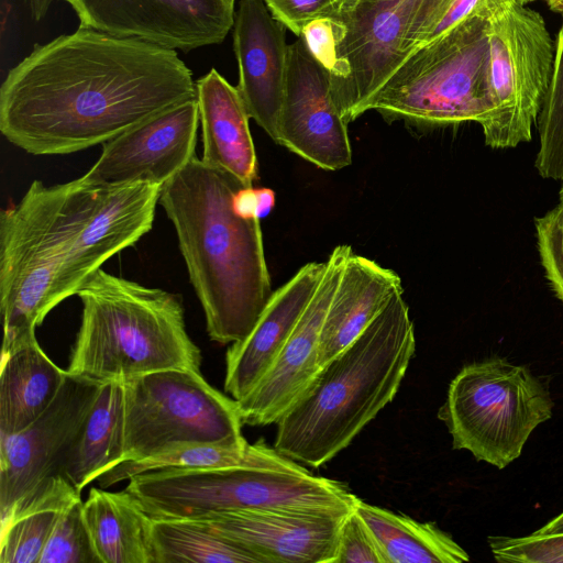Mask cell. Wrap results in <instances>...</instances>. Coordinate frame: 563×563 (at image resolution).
<instances>
[{"mask_svg": "<svg viewBox=\"0 0 563 563\" xmlns=\"http://www.w3.org/2000/svg\"><path fill=\"white\" fill-rule=\"evenodd\" d=\"M177 51L79 26L34 47L0 88V131L33 155L103 144L196 98Z\"/></svg>", "mask_w": 563, "mask_h": 563, "instance_id": "6da1fadb", "label": "cell"}, {"mask_svg": "<svg viewBox=\"0 0 563 563\" xmlns=\"http://www.w3.org/2000/svg\"><path fill=\"white\" fill-rule=\"evenodd\" d=\"M242 187L230 174L194 156L162 186L159 196L208 335L221 344L244 339L273 294L261 219L243 214L234 202Z\"/></svg>", "mask_w": 563, "mask_h": 563, "instance_id": "7a4b0ae2", "label": "cell"}, {"mask_svg": "<svg viewBox=\"0 0 563 563\" xmlns=\"http://www.w3.org/2000/svg\"><path fill=\"white\" fill-rule=\"evenodd\" d=\"M415 351V328L400 292L277 420L274 448L312 467L332 460L393 401Z\"/></svg>", "mask_w": 563, "mask_h": 563, "instance_id": "3957f363", "label": "cell"}, {"mask_svg": "<svg viewBox=\"0 0 563 563\" xmlns=\"http://www.w3.org/2000/svg\"><path fill=\"white\" fill-rule=\"evenodd\" d=\"M76 295L82 311L67 374L104 384L170 368L200 372L176 295L101 268Z\"/></svg>", "mask_w": 563, "mask_h": 563, "instance_id": "277c9868", "label": "cell"}, {"mask_svg": "<svg viewBox=\"0 0 563 563\" xmlns=\"http://www.w3.org/2000/svg\"><path fill=\"white\" fill-rule=\"evenodd\" d=\"M125 489L153 519H192L236 509L349 514L358 497L342 482L307 473L235 467H166L129 478Z\"/></svg>", "mask_w": 563, "mask_h": 563, "instance_id": "5b68a950", "label": "cell"}, {"mask_svg": "<svg viewBox=\"0 0 563 563\" xmlns=\"http://www.w3.org/2000/svg\"><path fill=\"white\" fill-rule=\"evenodd\" d=\"M476 13L410 54L366 106L387 121L482 124L488 114V19Z\"/></svg>", "mask_w": 563, "mask_h": 563, "instance_id": "8992f818", "label": "cell"}, {"mask_svg": "<svg viewBox=\"0 0 563 563\" xmlns=\"http://www.w3.org/2000/svg\"><path fill=\"white\" fill-rule=\"evenodd\" d=\"M545 385L528 367L492 357L465 365L438 417L455 450L501 470L521 455L532 431L552 417Z\"/></svg>", "mask_w": 563, "mask_h": 563, "instance_id": "52a82bcc", "label": "cell"}, {"mask_svg": "<svg viewBox=\"0 0 563 563\" xmlns=\"http://www.w3.org/2000/svg\"><path fill=\"white\" fill-rule=\"evenodd\" d=\"M121 386L120 463L183 444L246 441L236 400L212 387L198 371L164 369Z\"/></svg>", "mask_w": 563, "mask_h": 563, "instance_id": "ba28073f", "label": "cell"}, {"mask_svg": "<svg viewBox=\"0 0 563 563\" xmlns=\"http://www.w3.org/2000/svg\"><path fill=\"white\" fill-rule=\"evenodd\" d=\"M60 184L33 180L21 200L0 214L2 352L35 338L59 301L57 283L66 235L59 217Z\"/></svg>", "mask_w": 563, "mask_h": 563, "instance_id": "9c48e42d", "label": "cell"}, {"mask_svg": "<svg viewBox=\"0 0 563 563\" xmlns=\"http://www.w3.org/2000/svg\"><path fill=\"white\" fill-rule=\"evenodd\" d=\"M488 45L485 144L515 147L531 140L553 74V41L539 12L507 2L488 19Z\"/></svg>", "mask_w": 563, "mask_h": 563, "instance_id": "30bf717a", "label": "cell"}, {"mask_svg": "<svg viewBox=\"0 0 563 563\" xmlns=\"http://www.w3.org/2000/svg\"><path fill=\"white\" fill-rule=\"evenodd\" d=\"M454 0H362L336 16L344 26L331 92L345 122L366 106L413 53Z\"/></svg>", "mask_w": 563, "mask_h": 563, "instance_id": "8fae6325", "label": "cell"}, {"mask_svg": "<svg viewBox=\"0 0 563 563\" xmlns=\"http://www.w3.org/2000/svg\"><path fill=\"white\" fill-rule=\"evenodd\" d=\"M60 188L66 251L57 283L59 303L76 295L104 262L152 229L162 186H92L77 178L60 184Z\"/></svg>", "mask_w": 563, "mask_h": 563, "instance_id": "7c38bea8", "label": "cell"}, {"mask_svg": "<svg viewBox=\"0 0 563 563\" xmlns=\"http://www.w3.org/2000/svg\"><path fill=\"white\" fill-rule=\"evenodd\" d=\"M101 384L67 374L59 393L31 424L0 434V523L47 481L63 476Z\"/></svg>", "mask_w": 563, "mask_h": 563, "instance_id": "4fadbf2b", "label": "cell"}, {"mask_svg": "<svg viewBox=\"0 0 563 563\" xmlns=\"http://www.w3.org/2000/svg\"><path fill=\"white\" fill-rule=\"evenodd\" d=\"M79 26L173 51L221 43L234 24L227 0H64Z\"/></svg>", "mask_w": 563, "mask_h": 563, "instance_id": "5bb4252c", "label": "cell"}, {"mask_svg": "<svg viewBox=\"0 0 563 563\" xmlns=\"http://www.w3.org/2000/svg\"><path fill=\"white\" fill-rule=\"evenodd\" d=\"M347 124L332 97L330 73L298 36L288 45L276 143L319 168L339 170L352 163Z\"/></svg>", "mask_w": 563, "mask_h": 563, "instance_id": "9a60e30c", "label": "cell"}, {"mask_svg": "<svg viewBox=\"0 0 563 563\" xmlns=\"http://www.w3.org/2000/svg\"><path fill=\"white\" fill-rule=\"evenodd\" d=\"M199 123L196 98L172 107L103 143L99 158L79 178L92 186H163L196 156Z\"/></svg>", "mask_w": 563, "mask_h": 563, "instance_id": "2e32d148", "label": "cell"}, {"mask_svg": "<svg viewBox=\"0 0 563 563\" xmlns=\"http://www.w3.org/2000/svg\"><path fill=\"white\" fill-rule=\"evenodd\" d=\"M351 251L349 245L333 249L325 261V269L314 294L276 361L257 385L236 400L243 423H276L320 372L321 329Z\"/></svg>", "mask_w": 563, "mask_h": 563, "instance_id": "e0dca14e", "label": "cell"}, {"mask_svg": "<svg viewBox=\"0 0 563 563\" xmlns=\"http://www.w3.org/2000/svg\"><path fill=\"white\" fill-rule=\"evenodd\" d=\"M349 514L236 509L191 520L238 543L261 563H334L340 528Z\"/></svg>", "mask_w": 563, "mask_h": 563, "instance_id": "ac0fdd59", "label": "cell"}, {"mask_svg": "<svg viewBox=\"0 0 563 563\" xmlns=\"http://www.w3.org/2000/svg\"><path fill=\"white\" fill-rule=\"evenodd\" d=\"M238 89L249 115L277 142L288 45L284 25L263 0H241L233 24Z\"/></svg>", "mask_w": 563, "mask_h": 563, "instance_id": "d6986e66", "label": "cell"}, {"mask_svg": "<svg viewBox=\"0 0 563 563\" xmlns=\"http://www.w3.org/2000/svg\"><path fill=\"white\" fill-rule=\"evenodd\" d=\"M325 262L303 265L286 284L273 291L250 333L231 343L225 354L224 390L239 400L249 394L272 367L314 294Z\"/></svg>", "mask_w": 563, "mask_h": 563, "instance_id": "ffe728a7", "label": "cell"}, {"mask_svg": "<svg viewBox=\"0 0 563 563\" xmlns=\"http://www.w3.org/2000/svg\"><path fill=\"white\" fill-rule=\"evenodd\" d=\"M202 131L203 164L223 170L245 187L257 177V157L251 119L238 87L211 68L196 81Z\"/></svg>", "mask_w": 563, "mask_h": 563, "instance_id": "44dd1931", "label": "cell"}, {"mask_svg": "<svg viewBox=\"0 0 563 563\" xmlns=\"http://www.w3.org/2000/svg\"><path fill=\"white\" fill-rule=\"evenodd\" d=\"M400 292L401 279L396 272L352 250L321 329V366L349 346Z\"/></svg>", "mask_w": 563, "mask_h": 563, "instance_id": "7402d4cb", "label": "cell"}, {"mask_svg": "<svg viewBox=\"0 0 563 563\" xmlns=\"http://www.w3.org/2000/svg\"><path fill=\"white\" fill-rule=\"evenodd\" d=\"M67 377L35 338L1 352L0 434L16 433L52 404Z\"/></svg>", "mask_w": 563, "mask_h": 563, "instance_id": "603a6c76", "label": "cell"}, {"mask_svg": "<svg viewBox=\"0 0 563 563\" xmlns=\"http://www.w3.org/2000/svg\"><path fill=\"white\" fill-rule=\"evenodd\" d=\"M82 515L101 563H155L153 519L126 489L90 488Z\"/></svg>", "mask_w": 563, "mask_h": 563, "instance_id": "cb8c5ba5", "label": "cell"}, {"mask_svg": "<svg viewBox=\"0 0 563 563\" xmlns=\"http://www.w3.org/2000/svg\"><path fill=\"white\" fill-rule=\"evenodd\" d=\"M166 467L186 470L262 468L292 473H307L306 467L283 455L264 440L241 443H190L164 453L133 462L120 463L101 474L97 482L101 488L110 487L134 475Z\"/></svg>", "mask_w": 563, "mask_h": 563, "instance_id": "d4e9b609", "label": "cell"}, {"mask_svg": "<svg viewBox=\"0 0 563 563\" xmlns=\"http://www.w3.org/2000/svg\"><path fill=\"white\" fill-rule=\"evenodd\" d=\"M355 511L374 536L386 563L470 561L467 552L434 522H420L360 498Z\"/></svg>", "mask_w": 563, "mask_h": 563, "instance_id": "484cf974", "label": "cell"}, {"mask_svg": "<svg viewBox=\"0 0 563 563\" xmlns=\"http://www.w3.org/2000/svg\"><path fill=\"white\" fill-rule=\"evenodd\" d=\"M78 498L80 492L64 476L22 498L1 525L0 563H40L60 512Z\"/></svg>", "mask_w": 563, "mask_h": 563, "instance_id": "4316f807", "label": "cell"}, {"mask_svg": "<svg viewBox=\"0 0 563 563\" xmlns=\"http://www.w3.org/2000/svg\"><path fill=\"white\" fill-rule=\"evenodd\" d=\"M121 382L101 384L98 396L68 459L63 476L81 490L120 463Z\"/></svg>", "mask_w": 563, "mask_h": 563, "instance_id": "83f0119b", "label": "cell"}, {"mask_svg": "<svg viewBox=\"0 0 563 563\" xmlns=\"http://www.w3.org/2000/svg\"><path fill=\"white\" fill-rule=\"evenodd\" d=\"M152 542L155 563H261L238 543L191 519H153Z\"/></svg>", "mask_w": 563, "mask_h": 563, "instance_id": "f1b7e54d", "label": "cell"}, {"mask_svg": "<svg viewBox=\"0 0 563 563\" xmlns=\"http://www.w3.org/2000/svg\"><path fill=\"white\" fill-rule=\"evenodd\" d=\"M540 145L536 168L543 178L563 179V23L558 34L553 74L537 119Z\"/></svg>", "mask_w": 563, "mask_h": 563, "instance_id": "f546056e", "label": "cell"}, {"mask_svg": "<svg viewBox=\"0 0 563 563\" xmlns=\"http://www.w3.org/2000/svg\"><path fill=\"white\" fill-rule=\"evenodd\" d=\"M82 504L78 498L63 509L40 563H101L84 520Z\"/></svg>", "mask_w": 563, "mask_h": 563, "instance_id": "4dcf8cb0", "label": "cell"}, {"mask_svg": "<svg viewBox=\"0 0 563 563\" xmlns=\"http://www.w3.org/2000/svg\"><path fill=\"white\" fill-rule=\"evenodd\" d=\"M493 556L505 563H563V533L552 536L489 537Z\"/></svg>", "mask_w": 563, "mask_h": 563, "instance_id": "1f68e13d", "label": "cell"}, {"mask_svg": "<svg viewBox=\"0 0 563 563\" xmlns=\"http://www.w3.org/2000/svg\"><path fill=\"white\" fill-rule=\"evenodd\" d=\"M538 249L547 279L563 301V218L553 208L536 219Z\"/></svg>", "mask_w": 563, "mask_h": 563, "instance_id": "d6a6232c", "label": "cell"}, {"mask_svg": "<svg viewBox=\"0 0 563 563\" xmlns=\"http://www.w3.org/2000/svg\"><path fill=\"white\" fill-rule=\"evenodd\" d=\"M386 563L374 536L355 509L344 518L334 563Z\"/></svg>", "mask_w": 563, "mask_h": 563, "instance_id": "836d02e7", "label": "cell"}, {"mask_svg": "<svg viewBox=\"0 0 563 563\" xmlns=\"http://www.w3.org/2000/svg\"><path fill=\"white\" fill-rule=\"evenodd\" d=\"M272 15L297 36L312 20L336 18L342 0H263Z\"/></svg>", "mask_w": 563, "mask_h": 563, "instance_id": "e575fe53", "label": "cell"}, {"mask_svg": "<svg viewBox=\"0 0 563 563\" xmlns=\"http://www.w3.org/2000/svg\"><path fill=\"white\" fill-rule=\"evenodd\" d=\"M310 54L330 75L338 64V48L344 37L343 23L331 16H322L309 22L300 35Z\"/></svg>", "mask_w": 563, "mask_h": 563, "instance_id": "d590c367", "label": "cell"}, {"mask_svg": "<svg viewBox=\"0 0 563 563\" xmlns=\"http://www.w3.org/2000/svg\"><path fill=\"white\" fill-rule=\"evenodd\" d=\"M257 216L260 219L269 214L275 206V194L269 188L256 189Z\"/></svg>", "mask_w": 563, "mask_h": 563, "instance_id": "8d00e7d4", "label": "cell"}, {"mask_svg": "<svg viewBox=\"0 0 563 563\" xmlns=\"http://www.w3.org/2000/svg\"><path fill=\"white\" fill-rule=\"evenodd\" d=\"M58 0H25L31 16L35 21H41L46 16L51 7Z\"/></svg>", "mask_w": 563, "mask_h": 563, "instance_id": "74e56055", "label": "cell"}, {"mask_svg": "<svg viewBox=\"0 0 563 563\" xmlns=\"http://www.w3.org/2000/svg\"><path fill=\"white\" fill-rule=\"evenodd\" d=\"M563 533V512L533 532L536 536H552Z\"/></svg>", "mask_w": 563, "mask_h": 563, "instance_id": "f35d334b", "label": "cell"}, {"mask_svg": "<svg viewBox=\"0 0 563 563\" xmlns=\"http://www.w3.org/2000/svg\"><path fill=\"white\" fill-rule=\"evenodd\" d=\"M362 0H342L341 11H340L339 15L352 10Z\"/></svg>", "mask_w": 563, "mask_h": 563, "instance_id": "ab89813d", "label": "cell"}, {"mask_svg": "<svg viewBox=\"0 0 563 563\" xmlns=\"http://www.w3.org/2000/svg\"><path fill=\"white\" fill-rule=\"evenodd\" d=\"M547 3L552 11L562 13V0H547Z\"/></svg>", "mask_w": 563, "mask_h": 563, "instance_id": "60d3db41", "label": "cell"}, {"mask_svg": "<svg viewBox=\"0 0 563 563\" xmlns=\"http://www.w3.org/2000/svg\"><path fill=\"white\" fill-rule=\"evenodd\" d=\"M554 209L563 218V184H562L561 190L559 192V203Z\"/></svg>", "mask_w": 563, "mask_h": 563, "instance_id": "b9f144b4", "label": "cell"}, {"mask_svg": "<svg viewBox=\"0 0 563 563\" xmlns=\"http://www.w3.org/2000/svg\"><path fill=\"white\" fill-rule=\"evenodd\" d=\"M505 1L514 2V3H517V4H521V5H526L527 3L536 1V0H505Z\"/></svg>", "mask_w": 563, "mask_h": 563, "instance_id": "7bdbcfd3", "label": "cell"}, {"mask_svg": "<svg viewBox=\"0 0 563 563\" xmlns=\"http://www.w3.org/2000/svg\"><path fill=\"white\" fill-rule=\"evenodd\" d=\"M227 1L232 2V3H234V2H235V0H227Z\"/></svg>", "mask_w": 563, "mask_h": 563, "instance_id": "ee69618b", "label": "cell"}, {"mask_svg": "<svg viewBox=\"0 0 563 563\" xmlns=\"http://www.w3.org/2000/svg\"><path fill=\"white\" fill-rule=\"evenodd\" d=\"M562 13H563V0H562Z\"/></svg>", "mask_w": 563, "mask_h": 563, "instance_id": "f6af8a7d", "label": "cell"}]
</instances>
